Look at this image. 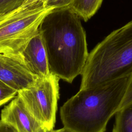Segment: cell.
<instances>
[{"instance_id":"6da1fadb","label":"cell","mask_w":132,"mask_h":132,"mask_svg":"<svg viewBox=\"0 0 132 132\" xmlns=\"http://www.w3.org/2000/svg\"><path fill=\"white\" fill-rule=\"evenodd\" d=\"M42 28L50 72L72 82L81 74L89 54L80 18L70 7L54 9Z\"/></svg>"},{"instance_id":"7a4b0ae2","label":"cell","mask_w":132,"mask_h":132,"mask_svg":"<svg viewBox=\"0 0 132 132\" xmlns=\"http://www.w3.org/2000/svg\"><path fill=\"white\" fill-rule=\"evenodd\" d=\"M130 75L79 91L61 107L62 124L74 132H104L120 108Z\"/></svg>"},{"instance_id":"3957f363","label":"cell","mask_w":132,"mask_h":132,"mask_svg":"<svg viewBox=\"0 0 132 132\" xmlns=\"http://www.w3.org/2000/svg\"><path fill=\"white\" fill-rule=\"evenodd\" d=\"M132 73V20L112 31L89 53L80 89L94 87Z\"/></svg>"},{"instance_id":"277c9868","label":"cell","mask_w":132,"mask_h":132,"mask_svg":"<svg viewBox=\"0 0 132 132\" xmlns=\"http://www.w3.org/2000/svg\"><path fill=\"white\" fill-rule=\"evenodd\" d=\"M54 9L53 7L38 5L0 13V54L24 61L23 51Z\"/></svg>"},{"instance_id":"5b68a950","label":"cell","mask_w":132,"mask_h":132,"mask_svg":"<svg viewBox=\"0 0 132 132\" xmlns=\"http://www.w3.org/2000/svg\"><path fill=\"white\" fill-rule=\"evenodd\" d=\"M59 79L51 73L47 77H37L32 86L17 93L44 132H50L55 126L59 98Z\"/></svg>"},{"instance_id":"8992f818","label":"cell","mask_w":132,"mask_h":132,"mask_svg":"<svg viewBox=\"0 0 132 132\" xmlns=\"http://www.w3.org/2000/svg\"><path fill=\"white\" fill-rule=\"evenodd\" d=\"M0 121L15 132H44L18 95L1 110Z\"/></svg>"},{"instance_id":"52a82bcc","label":"cell","mask_w":132,"mask_h":132,"mask_svg":"<svg viewBox=\"0 0 132 132\" xmlns=\"http://www.w3.org/2000/svg\"><path fill=\"white\" fill-rule=\"evenodd\" d=\"M37 77L17 58L0 54V80L18 92L32 86Z\"/></svg>"},{"instance_id":"ba28073f","label":"cell","mask_w":132,"mask_h":132,"mask_svg":"<svg viewBox=\"0 0 132 132\" xmlns=\"http://www.w3.org/2000/svg\"><path fill=\"white\" fill-rule=\"evenodd\" d=\"M22 55L27 68L37 77H45L51 74L42 26L28 43Z\"/></svg>"},{"instance_id":"9c48e42d","label":"cell","mask_w":132,"mask_h":132,"mask_svg":"<svg viewBox=\"0 0 132 132\" xmlns=\"http://www.w3.org/2000/svg\"><path fill=\"white\" fill-rule=\"evenodd\" d=\"M103 0H73L70 8L85 21L90 19L100 8Z\"/></svg>"},{"instance_id":"30bf717a","label":"cell","mask_w":132,"mask_h":132,"mask_svg":"<svg viewBox=\"0 0 132 132\" xmlns=\"http://www.w3.org/2000/svg\"><path fill=\"white\" fill-rule=\"evenodd\" d=\"M115 114L112 132H132V102L119 109Z\"/></svg>"},{"instance_id":"8fae6325","label":"cell","mask_w":132,"mask_h":132,"mask_svg":"<svg viewBox=\"0 0 132 132\" xmlns=\"http://www.w3.org/2000/svg\"><path fill=\"white\" fill-rule=\"evenodd\" d=\"M18 91L0 80V106L13 99Z\"/></svg>"},{"instance_id":"7c38bea8","label":"cell","mask_w":132,"mask_h":132,"mask_svg":"<svg viewBox=\"0 0 132 132\" xmlns=\"http://www.w3.org/2000/svg\"><path fill=\"white\" fill-rule=\"evenodd\" d=\"M25 0H0V13L19 8Z\"/></svg>"},{"instance_id":"4fadbf2b","label":"cell","mask_w":132,"mask_h":132,"mask_svg":"<svg viewBox=\"0 0 132 132\" xmlns=\"http://www.w3.org/2000/svg\"><path fill=\"white\" fill-rule=\"evenodd\" d=\"M73 0H47L45 5L53 7L55 9L70 7Z\"/></svg>"},{"instance_id":"5bb4252c","label":"cell","mask_w":132,"mask_h":132,"mask_svg":"<svg viewBox=\"0 0 132 132\" xmlns=\"http://www.w3.org/2000/svg\"><path fill=\"white\" fill-rule=\"evenodd\" d=\"M131 102H132V73L130 75L128 85L120 108L126 105Z\"/></svg>"},{"instance_id":"9a60e30c","label":"cell","mask_w":132,"mask_h":132,"mask_svg":"<svg viewBox=\"0 0 132 132\" xmlns=\"http://www.w3.org/2000/svg\"><path fill=\"white\" fill-rule=\"evenodd\" d=\"M47 0H25L19 8H25L38 5H45Z\"/></svg>"},{"instance_id":"2e32d148","label":"cell","mask_w":132,"mask_h":132,"mask_svg":"<svg viewBox=\"0 0 132 132\" xmlns=\"http://www.w3.org/2000/svg\"><path fill=\"white\" fill-rule=\"evenodd\" d=\"M0 132H15L14 130L10 127L2 124L0 126Z\"/></svg>"},{"instance_id":"e0dca14e","label":"cell","mask_w":132,"mask_h":132,"mask_svg":"<svg viewBox=\"0 0 132 132\" xmlns=\"http://www.w3.org/2000/svg\"><path fill=\"white\" fill-rule=\"evenodd\" d=\"M50 132H74V131L71 130L70 129L64 126L62 128L57 129V130H52Z\"/></svg>"},{"instance_id":"ac0fdd59","label":"cell","mask_w":132,"mask_h":132,"mask_svg":"<svg viewBox=\"0 0 132 132\" xmlns=\"http://www.w3.org/2000/svg\"><path fill=\"white\" fill-rule=\"evenodd\" d=\"M2 123H1V122L0 121V126L2 125Z\"/></svg>"}]
</instances>
